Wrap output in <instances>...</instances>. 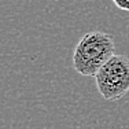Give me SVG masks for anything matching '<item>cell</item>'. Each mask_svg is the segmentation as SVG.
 <instances>
[{"mask_svg":"<svg viewBox=\"0 0 129 129\" xmlns=\"http://www.w3.org/2000/svg\"><path fill=\"white\" fill-rule=\"evenodd\" d=\"M115 44L109 33L89 32L77 43L73 54L76 72L85 77H96L99 70L114 56Z\"/></svg>","mask_w":129,"mask_h":129,"instance_id":"1","label":"cell"},{"mask_svg":"<svg viewBox=\"0 0 129 129\" xmlns=\"http://www.w3.org/2000/svg\"><path fill=\"white\" fill-rule=\"evenodd\" d=\"M96 88L106 100L114 102L129 92V58L114 55L95 77Z\"/></svg>","mask_w":129,"mask_h":129,"instance_id":"2","label":"cell"},{"mask_svg":"<svg viewBox=\"0 0 129 129\" xmlns=\"http://www.w3.org/2000/svg\"><path fill=\"white\" fill-rule=\"evenodd\" d=\"M113 3L122 11H128L129 13V0H113Z\"/></svg>","mask_w":129,"mask_h":129,"instance_id":"3","label":"cell"}]
</instances>
